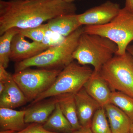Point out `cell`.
Here are the masks:
<instances>
[{"label": "cell", "instance_id": "obj_1", "mask_svg": "<svg viewBox=\"0 0 133 133\" xmlns=\"http://www.w3.org/2000/svg\"><path fill=\"white\" fill-rule=\"evenodd\" d=\"M76 11L75 4L62 0H0V35L10 29L35 28Z\"/></svg>", "mask_w": 133, "mask_h": 133}, {"label": "cell", "instance_id": "obj_2", "mask_svg": "<svg viewBox=\"0 0 133 133\" xmlns=\"http://www.w3.org/2000/svg\"><path fill=\"white\" fill-rule=\"evenodd\" d=\"M83 26L65 37L61 43L48 48L35 56L16 63L15 72L37 67L50 70H63L74 61L73 54L79 39L84 32Z\"/></svg>", "mask_w": 133, "mask_h": 133}, {"label": "cell", "instance_id": "obj_3", "mask_svg": "<svg viewBox=\"0 0 133 133\" xmlns=\"http://www.w3.org/2000/svg\"><path fill=\"white\" fill-rule=\"evenodd\" d=\"M117 45L109 39L99 35L83 32L73 54L79 64L91 65L99 72L102 66L116 55Z\"/></svg>", "mask_w": 133, "mask_h": 133}, {"label": "cell", "instance_id": "obj_4", "mask_svg": "<svg viewBox=\"0 0 133 133\" xmlns=\"http://www.w3.org/2000/svg\"><path fill=\"white\" fill-rule=\"evenodd\" d=\"M94 70L74 61L63 70L51 86L31 102V105L45 99L68 94H75L83 88Z\"/></svg>", "mask_w": 133, "mask_h": 133}, {"label": "cell", "instance_id": "obj_5", "mask_svg": "<svg viewBox=\"0 0 133 133\" xmlns=\"http://www.w3.org/2000/svg\"><path fill=\"white\" fill-rule=\"evenodd\" d=\"M84 29L85 33L102 36L112 41L118 48L116 55H123L133 41V14L124 8L109 23L100 26H85Z\"/></svg>", "mask_w": 133, "mask_h": 133}, {"label": "cell", "instance_id": "obj_6", "mask_svg": "<svg viewBox=\"0 0 133 133\" xmlns=\"http://www.w3.org/2000/svg\"><path fill=\"white\" fill-rule=\"evenodd\" d=\"M99 73L112 91L121 92L133 97V57L129 52L115 55Z\"/></svg>", "mask_w": 133, "mask_h": 133}, {"label": "cell", "instance_id": "obj_7", "mask_svg": "<svg viewBox=\"0 0 133 133\" xmlns=\"http://www.w3.org/2000/svg\"><path fill=\"white\" fill-rule=\"evenodd\" d=\"M61 71L28 68L15 72L12 77L28 102H32L51 86Z\"/></svg>", "mask_w": 133, "mask_h": 133}, {"label": "cell", "instance_id": "obj_8", "mask_svg": "<svg viewBox=\"0 0 133 133\" xmlns=\"http://www.w3.org/2000/svg\"><path fill=\"white\" fill-rule=\"evenodd\" d=\"M119 4L108 1L91 8L80 14L78 21L82 26H100L107 24L118 15L121 9Z\"/></svg>", "mask_w": 133, "mask_h": 133}, {"label": "cell", "instance_id": "obj_9", "mask_svg": "<svg viewBox=\"0 0 133 133\" xmlns=\"http://www.w3.org/2000/svg\"><path fill=\"white\" fill-rule=\"evenodd\" d=\"M20 32L12 39L10 60L16 63L35 56L49 48L42 43L30 42Z\"/></svg>", "mask_w": 133, "mask_h": 133}, {"label": "cell", "instance_id": "obj_10", "mask_svg": "<svg viewBox=\"0 0 133 133\" xmlns=\"http://www.w3.org/2000/svg\"><path fill=\"white\" fill-rule=\"evenodd\" d=\"M74 97L79 124L82 127H90L94 115L101 107L83 87L74 94Z\"/></svg>", "mask_w": 133, "mask_h": 133}, {"label": "cell", "instance_id": "obj_11", "mask_svg": "<svg viewBox=\"0 0 133 133\" xmlns=\"http://www.w3.org/2000/svg\"><path fill=\"white\" fill-rule=\"evenodd\" d=\"M86 91L102 107L110 103L112 91L108 83L99 72L93 71L83 87Z\"/></svg>", "mask_w": 133, "mask_h": 133}, {"label": "cell", "instance_id": "obj_12", "mask_svg": "<svg viewBox=\"0 0 133 133\" xmlns=\"http://www.w3.org/2000/svg\"><path fill=\"white\" fill-rule=\"evenodd\" d=\"M58 96L43 100L25 109L24 121L26 124L45 123L56 108Z\"/></svg>", "mask_w": 133, "mask_h": 133}, {"label": "cell", "instance_id": "obj_13", "mask_svg": "<svg viewBox=\"0 0 133 133\" xmlns=\"http://www.w3.org/2000/svg\"><path fill=\"white\" fill-rule=\"evenodd\" d=\"M104 108L112 133H130L132 122L124 112L111 103Z\"/></svg>", "mask_w": 133, "mask_h": 133}, {"label": "cell", "instance_id": "obj_14", "mask_svg": "<svg viewBox=\"0 0 133 133\" xmlns=\"http://www.w3.org/2000/svg\"><path fill=\"white\" fill-rule=\"evenodd\" d=\"M47 23L50 31L64 37L83 26L79 21L78 14H76L57 17Z\"/></svg>", "mask_w": 133, "mask_h": 133}, {"label": "cell", "instance_id": "obj_15", "mask_svg": "<svg viewBox=\"0 0 133 133\" xmlns=\"http://www.w3.org/2000/svg\"><path fill=\"white\" fill-rule=\"evenodd\" d=\"M28 102L24 93L12 78L7 83L5 91L0 95V108L14 109Z\"/></svg>", "mask_w": 133, "mask_h": 133}, {"label": "cell", "instance_id": "obj_16", "mask_svg": "<svg viewBox=\"0 0 133 133\" xmlns=\"http://www.w3.org/2000/svg\"><path fill=\"white\" fill-rule=\"evenodd\" d=\"M25 110L17 111L13 109L0 108L1 131H21L27 127L24 121Z\"/></svg>", "mask_w": 133, "mask_h": 133}, {"label": "cell", "instance_id": "obj_17", "mask_svg": "<svg viewBox=\"0 0 133 133\" xmlns=\"http://www.w3.org/2000/svg\"><path fill=\"white\" fill-rule=\"evenodd\" d=\"M43 126L47 131L53 132L72 133L74 131L62 113L58 102L53 112Z\"/></svg>", "mask_w": 133, "mask_h": 133}, {"label": "cell", "instance_id": "obj_18", "mask_svg": "<svg viewBox=\"0 0 133 133\" xmlns=\"http://www.w3.org/2000/svg\"><path fill=\"white\" fill-rule=\"evenodd\" d=\"M58 102L63 114L70 123L74 131L82 127L79 124L74 94L58 96Z\"/></svg>", "mask_w": 133, "mask_h": 133}, {"label": "cell", "instance_id": "obj_19", "mask_svg": "<svg viewBox=\"0 0 133 133\" xmlns=\"http://www.w3.org/2000/svg\"><path fill=\"white\" fill-rule=\"evenodd\" d=\"M19 32V29H10L0 37V64L5 69L8 66L10 60L12 39Z\"/></svg>", "mask_w": 133, "mask_h": 133}, {"label": "cell", "instance_id": "obj_20", "mask_svg": "<svg viewBox=\"0 0 133 133\" xmlns=\"http://www.w3.org/2000/svg\"><path fill=\"white\" fill-rule=\"evenodd\" d=\"M110 103L119 108L133 122V97L124 93L113 91L112 93Z\"/></svg>", "mask_w": 133, "mask_h": 133}, {"label": "cell", "instance_id": "obj_21", "mask_svg": "<svg viewBox=\"0 0 133 133\" xmlns=\"http://www.w3.org/2000/svg\"><path fill=\"white\" fill-rule=\"evenodd\" d=\"M90 128L93 133H112L104 108H100L95 113Z\"/></svg>", "mask_w": 133, "mask_h": 133}, {"label": "cell", "instance_id": "obj_22", "mask_svg": "<svg viewBox=\"0 0 133 133\" xmlns=\"http://www.w3.org/2000/svg\"><path fill=\"white\" fill-rule=\"evenodd\" d=\"M49 30L47 23L40 26L25 29L19 30V32L25 37L33 42L41 43Z\"/></svg>", "mask_w": 133, "mask_h": 133}, {"label": "cell", "instance_id": "obj_23", "mask_svg": "<svg viewBox=\"0 0 133 133\" xmlns=\"http://www.w3.org/2000/svg\"><path fill=\"white\" fill-rule=\"evenodd\" d=\"M14 133H57L47 131L44 128L43 124L31 123L21 131Z\"/></svg>", "mask_w": 133, "mask_h": 133}, {"label": "cell", "instance_id": "obj_24", "mask_svg": "<svg viewBox=\"0 0 133 133\" xmlns=\"http://www.w3.org/2000/svg\"><path fill=\"white\" fill-rule=\"evenodd\" d=\"M6 69L0 64V82L8 83L13 78L12 75L9 73Z\"/></svg>", "mask_w": 133, "mask_h": 133}, {"label": "cell", "instance_id": "obj_25", "mask_svg": "<svg viewBox=\"0 0 133 133\" xmlns=\"http://www.w3.org/2000/svg\"><path fill=\"white\" fill-rule=\"evenodd\" d=\"M124 8L129 12L133 14V0H125Z\"/></svg>", "mask_w": 133, "mask_h": 133}, {"label": "cell", "instance_id": "obj_26", "mask_svg": "<svg viewBox=\"0 0 133 133\" xmlns=\"http://www.w3.org/2000/svg\"><path fill=\"white\" fill-rule=\"evenodd\" d=\"M72 133H93L90 127H82L78 130L73 131Z\"/></svg>", "mask_w": 133, "mask_h": 133}, {"label": "cell", "instance_id": "obj_27", "mask_svg": "<svg viewBox=\"0 0 133 133\" xmlns=\"http://www.w3.org/2000/svg\"><path fill=\"white\" fill-rule=\"evenodd\" d=\"M7 83L0 82V95L2 94L5 91L6 86Z\"/></svg>", "mask_w": 133, "mask_h": 133}, {"label": "cell", "instance_id": "obj_28", "mask_svg": "<svg viewBox=\"0 0 133 133\" xmlns=\"http://www.w3.org/2000/svg\"><path fill=\"white\" fill-rule=\"evenodd\" d=\"M127 51L129 52L133 57V45H129L127 48Z\"/></svg>", "mask_w": 133, "mask_h": 133}, {"label": "cell", "instance_id": "obj_29", "mask_svg": "<svg viewBox=\"0 0 133 133\" xmlns=\"http://www.w3.org/2000/svg\"><path fill=\"white\" fill-rule=\"evenodd\" d=\"M15 131H11V130H2L1 131L0 133H15Z\"/></svg>", "mask_w": 133, "mask_h": 133}, {"label": "cell", "instance_id": "obj_30", "mask_svg": "<svg viewBox=\"0 0 133 133\" xmlns=\"http://www.w3.org/2000/svg\"><path fill=\"white\" fill-rule=\"evenodd\" d=\"M62 1L68 3H73V2L75 1H80V0H62Z\"/></svg>", "mask_w": 133, "mask_h": 133}, {"label": "cell", "instance_id": "obj_31", "mask_svg": "<svg viewBox=\"0 0 133 133\" xmlns=\"http://www.w3.org/2000/svg\"><path fill=\"white\" fill-rule=\"evenodd\" d=\"M130 133H133V122L132 123V124H131Z\"/></svg>", "mask_w": 133, "mask_h": 133}]
</instances>
